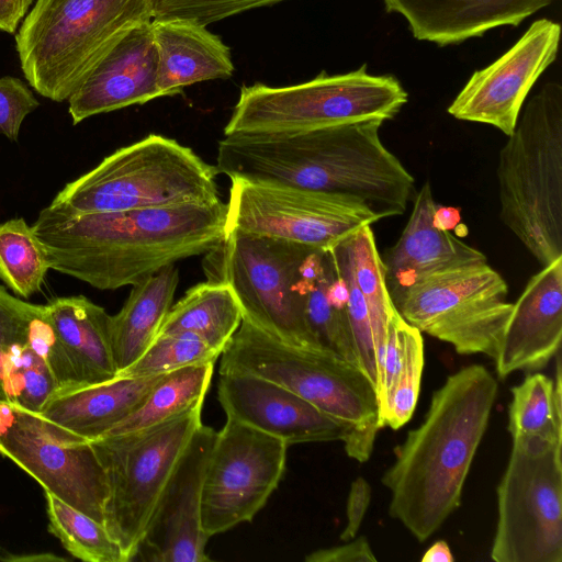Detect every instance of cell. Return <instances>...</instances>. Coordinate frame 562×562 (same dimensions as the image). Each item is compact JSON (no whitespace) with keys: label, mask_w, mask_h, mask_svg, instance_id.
Returning <instances> with one entry per match:
<instances>
[{"label":"cell","mask_w":562,"mask_h":562,"mask_svg":"<svg viewBox=\"0 0 562 562\" xmlns=\"http://www.w3.org/2000/svg\"><path fill=\"white\" fill-rule=\"evenodd\" d=\"M560 33L559 23L535 21L509 50L471 76L448 113L457 120L492 125L509 136L530 89L557 58Z\"/></svg>","instance_id":"obj_16"},{"label":"cell","mask_w":562,"mask_h":562,"mask_svg":"<svg viewBox=\"0 0 562 562\" xmlns=\"http://www.w3.org/2000/svg\"><path fill=\"white\" fill-rule=\"evenodd\" d=\"M157 69L151 21L135 25L119 38L67 100L72 124L161 97Z\"/></svg>","instance_id":"obj_20"},{"label":"cell","mask_w":562,"mask_h":562,"mask_svg":"<svg viewBox=\"0 0 562 562\" xmlns=\"http://www.w3.org/2000/svg\"><path fill=\"white\" fill-rule=\"evenodd\" d=\"M241 321V307L232 288L206 280L187 290L171 306L158 335L192 336L222 353Z\"/></svg>","instance_id":"obj_28"},{"label":"cell","mask_w":562,"mask_h":562,"mask_svg":"<svg viewBox=\"0 0 562 562\" xmlns=\"http://www.w3.org/2000/svg\"><path fill=\"white\" fill-rule=\"evenodd\" d=\"M349 238L331 247L328 251L334 268L347 290L346 311L359 367L376 390L378 369L374 338L368 307L355 279Z\"/></svg>","instance_id":"obj_36"},{"label":"cell","mask_w":562,"mask_h":562,"mask_svg":"<svg viewBox=\"0 0 562 562\" xmlns=\"http://www.w3.org/2000/svg\"><path fill=\"white\" fill-rule=\"evenodd\" d=\"M226 214L222 201L98 213L49 204L32 228L50 269L116 290L216 248L226 235Z\"/></svg>","instance_id":"obj_1"},{"label":"cell","mask_w":562,"mask_h":562,"mask_svg":"<svg viewBox=\"0 0 562 562\" xmlns=\"http://www.w3.org/2000/svg\"><path fill=\"white\" fill-rule=\"evenodd\" d=\"M165 374L117 376L108 382L59 392L46 402L38 415L92 441L128 417Z\"/></svg>","instance_id":"obj_25"},{"label":"cell","mask_w":562,"mask_h":562,"mask_svg":"<svg viewBox=\"0 0 562 562\" xmlns=\"http://www.w3.org/2000/svg\"><path fill=\"white\" fill-rule=\"evenodd\" d=\"M557 356L555 375L529 373L512 389L508 431L512 439L541 437L562 442L561 359Z\"/></svg>","instance_id":"obj_30"},{"label":"cell","mask_w":562,"mask_h":562,"mask_svg":"<svg viewBox=\"0 0 562 562\" xmlns=\"http://www.w3.org/2000/svg\"><path fill=\"white\" fill-rule=\"evenodd\" d=\"M34 0H0V31L15 33Z\"/></svg>","instance_id":"obj_43"},{"label":"cell","mask_w":562,"mask_h":562,"mask_svg":"<svg viewBox=\"0 0 562 562\" xmlns=\"http://www.w3.org/2000/svg\"><path fill=\"white\" fill-rule=\"evenodd\" d=\"M217 431L201 424L190 438L159 498L135 559L207 562L202 490ZM134 559V560H135Z\"/></svg>","instance_id":"obj_17"},{"label":"cell","mask_w":562,"mask_h":562,"mask_svg":"<svg viewBox=\"0 0 562 562\" xmlns=\"http://www.w3.org/2000/svg\"><path fill=\"white\" fill-rule=\"evenodd\" d=\"M495 562H562V442L513 439L497 486Z\"/></svg>","instance_id":"obj_11"},{"label":"cell","mask_w":562,"mask_h":562,"mask_svg":"<svg viewBox=\"0 0 562 562\" xmlns=\"http://www.w3.org/2000/svg\"><path fill=\"white\" fill-rule=\"evenodd\" d=\"M217 400L226 417L276 437L288 446L344 439V428L289 389L248 374L220 373Z\"/></svg>","instance_id":"obj_18"},{"label":"cell","mask_w":562,"mask_h":562,"mask_svg":"<svg viewBox=\"0 0 562 562\" xmlns=\"http://www.w3.org/2000/svg\"><path fill=\"white\" fill-rule=\"evenodd\" d=\"M52 330L47 311L31 341L12 359L7 373L9 403L36 414L58 390L44 352Z\"/></svg>","instance_id":"obj_34"},{"label":"cell","mask_w":562,"mask_h":562,"mask_svg":"<svg viewBox=\"0 0 562 562\" xmlns=\"http://www.w3.org/2000/svg\"><path fill=\"white\" fill-rule=\"evenodd\" d=\"M153 19L150 0H36L15 34L23 75L67 101L122 35Z\"/></svg>","instance_id":"obj_6"},{"label":"cell","mask_w":562,"mask_h":562,"mask_svg":"<svg viewBox=\"0 0 562 562\" xmlns=\"http://www.w3.org/2000/svg\"><path fill=\"white\" fill-rule=\"evenodd\" d=\"M284 0H150L154 19L182 18L207 25Z\"/></svg>","instance_id":"obj_39"},{"label":"cell","mask_w":562,"mask_h":562,"mask_svg":"<svg viewBox=\"0 0 562 562\" xmlns=\"http://www.w3.org/2000/svg\"><path fill=\"white\" fill-rule=\"evenodd\" d=\"M508 285L487 262L428 276L394 302L409 325L450 344L460 355L496 358L513 311Z\"/></svg>","instance_id":"obj_12"},{"label":"cell","mask_w":562,"mask_h":562,"mask_svg":"<svg viewBox=\"0 0 562 562\" xmlns=\"http://www.w3.org/2000/svg\"><path fill=\"white\" fill-rule=\"evenodd\" d=\"M422 562H452L453 557L448 543L443 540H438L427 549L420 559Z\"/></svg>","instance_id":"obj_44"},{"label":"cell","mask_w":562,"mask_h":562,"mask_svg":"<svg viewBox=\"0 0 562 562\" xmlns=\"http://www.w3.org/2000/svg\"><path fill=\"white\" fill-rule=\"evenodd\" d=\"M215 166L176 139L149 134L68 182L52 205L74 213L210 204L221 201Z\"/></svg>","instance_id":"obj_7"},{"label":"cell","mask_w":562,"mask_h":562,"mask_svg":"<svg viewBox=\"0 0 562 562\" xmlns=\"http://www.w3.org/2000/svg\"><path fill=\"white\" fill-rule=\"evenodd\" d=\"M2 561L10 562H54V561H66L65 558L53 554V553H30V554H8L0 557Z\"/></svg>","instance_id":"obj_45"},{"label":"cell","mask_w":562,"mask_h":562,"mask_svg":"<svg viewBox=\"0 0 562 562\" xmlns=\"http://www.w3.org/2000/svg\"><path fill=\"white\" fill-rule=\"evenodd\" d=\"M349 243L355 279L369 312L379 375L389 324L396 308L385 284L381 256L371 225H366L357 231L350 236Z\"/></svg>","instance_id":"obj_32"},{"label":"cell","mask_w":562,"mask_h":562,"mask_svg":"<svg viewBox=\"0 0 562 562\" xmlns=\"http://www.w3.org/2000/svg\"><path fill=\"white\" fill-rule=\"evenodd\" d=\"M282 440L232 418L217 431L202 490L207 537L251 521L277 488L286 461Z\"/></svg>","instance_id":"obj_15"},{"label":"cell","mask_w":562,"mask_h":562,"mask_svg":"<svg viewBox=\"0 0 562 562\" xmlns=\"http://www.w3.org/2000/svg\"><path fill=\"white\" fill-rule=\"evenodd\" d=\"M382 121L273 135H224L218 173L339 195L380 220L402 215L415 179L380 138Z\"/></svg>","instance_id":"obj_2"},{"label":"cell","mask_w":562,"mask_h":562,"mask_svg":"<svg viewBox=\"0 0 562 562\" xmlns=\"http://www.w3.org/2000/svg\"><path fill=\"white\" fill-rule=\"evenodd\" d=\"M221 353L187 335H157L142 356L119 376H151L184 367L215 363Z\"/></svg>","instance_id":"obj_37"},{"label":"cell","mask_w":562,"mask_h":562,"mask_svg":"<svg viewBox=\"0 0 562 562\" xmlns=\"http://www.w3.org/2000/svg\"><path fill=\"white\" fill-rule=\"evenodd\" d=\"M226 234L266 236L328 250L380 218L335 194L232 178Z\"/></svg>","instance_id":"obj_13"},{"label":"cell","mask_w":562,"mask_h":562,"mask_svg":"<svg viewBox=\"0 0 562 562\" xmlns=\"http://www.w3.org/2000/svg\"><path fill=\"white\" fill-rule=\"evenodd\" d=\"M151 30L161 97L177 94L195 82L233 75L229 47L206 25L182 18L153 19Z\"/></svg>","instance_id":"obj_24"},{"label":"cell","mask_w":562,"mask_h":562,"mask_svg":"<svg viewBox=\"0 0 562 562\" xmlns=\"http://www.w3.org/2000/svg\"><path fill=\"white\" fill-rule=\"evenodd\" d=\"M0 453L45 492L104 525L108 481L90 441L36 413L0 402Z\"/></svg>","instance_id":"obj_14"},{"label":"cell","mask_w":562,"mask_h":562,"mask_svg":"<svg viewBox=\"0 0 562 562\" xmlns=\"http://www.w3.org/2000/svg\"><path fill=\"white\" fill-rule=\"evenodd\" d=\"M313 250L283 239L229 232L205 254L203 270L209 281L232 288L243 321L282 342L327 351L310 328L304 295L297 288Z\"/></svg>","instance_id":"obj_9"},{"label":"cell","mask_w":562,"mask_h":562,"mask_svg":"<svg viewBox=\"0 0 562 562\" xmlns=\"http://www.w3.org/2000/svg\"><path fill=\"white\" fill-rule=\"evenodd\" d=\"M347 543L318 549L305 557L307 562H375L376 558L364 536L355 537Z\"/></svg>","instance_id":"obj_42"},{"label":"cell","mask_w":562,"mask_h":562,"mask_svg":"<svg viewBox=\"0 0 562 562\" xmlns=\"http://www.w3.org/2000/svg\"><path fill=\"white\" fill-rule=\"evenodd\" d=\"M562 340V257L533 274L515 303L496 355L498 378L546 367Z\"/></svg>","instance_id":"obj_21"},{"label":"cell","mask_w":562,"mask_h":562,"mask_svg":"<svg viewBox=\"0 0 562 562\" xmlns=\"http://www.w3.org/2000/svg\"><path fill=\"white\" fill-rule=\"evenodd\" d=\"M371 493V485L364 477L358 476L352 481L346 506L347 524L340 533L341 541H349L357 536L369 508Z\"/></svg>","instance_id":"obj_41"},{"label":"cell","mask_w":562,"mask_h":562,"mask_svg":"<svg viewBox=\"0 0 562 562\" xmlns=\"http://www.w3.org/2000/svg\"><path fill=\"white\" fill-rule=\"evenodd\" d=\"M179 270L168 266L133 285L120 312L111 315V340L119 374L136 361L156 338L172 306Z\"/></svg>","instance_id":"obj_27"},{"label":"cell","mask_w":562,"mask_h":562,"mask_svg":"<svg viewBox=\"0 0 562 562\" xmlns=\"http://www.w3.org/2000/svg\"><path fill=\"white\" fill-rule=\"evenodd\" d=\"M49 269L44 247L23 217L0 223V279L16 296L41 291Z\"/></svg>","instance_id":"obj_31"},{"label":"cell","mask_w":562,"mask_h":562,"mask_svg":"<svg viewBox=\"0 0 562 562\" xmlns=\"http://www.w3.org/2000/svg\"><path fill=\"white\" fill-rule=\"evenodd\" d=\"M40 102L33 91L19 78H0V133L10 140H18L25 117Z\"/></svg>","instance_id":"obj_40"},{"label":"cell","mask_w":562,"mask_h":562,"mask_svg":"<svg viewBox=\"0 0 562 562\" xmlns=\"http://www.w3.org/2000/svg\"><path fill=\"white\" fill-rule=\"evenodd\" d=\"M398 330L402 339V362L396 384L389 396L381 418V427L398 429L413 416L424 368V340L422 333L400 315Z\"/></svg>","instance_id":"obj_35"},{"label":"cell","mask_w":562,"mask_h":562,"mask_svg":"<svg viewBox=\"0 0 562 562\" xmlns=\"http://www.w3.org/2000/svg\"><path fill=\"white\" fill-rule=\"evenodd\" d=\"M48 530L75 558L86 562H126L104 525L45 492Z\"/></svg>","instance_id":"obj_33"},{"label":"cell","mask_w":562,"mask_h":562,"mask_svg":"<svg viewBox=\"0 0 562 562\" xmlns=\"http://www.w3.org/2000/svg\"><path fill=\"white\" fill-rule=\"evenodd\" d=\"M367 65L293 86L260 82L240 88L224 135L290 134L370 120H392L407 102L393 76H372Z\"/></svg>","instance_id":"obj_8"},{"label":"cell","mask_w":562,"mask_h":562,"mask_svg":"<svg viewBox=\"0 0 562 562\" xmlns=\"http://www.w3.org/2000/svg\"><path fill=\"white\" fill-rule=\"evenodd\" d=\"M499 218L543 267L562 257V87L527 103L498 155Z\"/></svg>","instance_id":"obj_5"},{"label":"cell","mask_w":562,"mask_h":562,"mask_svg":"<svg viewBox=\"0 0 562 562\" xmlns=\"http://www.w3.org/2000/svg\"><path fill=\"white\" fill-rule=\"evenodd\" d=\"M46 313V305L30 303L0 285V402L9 403L7 373L12 359L31 341Z\"/></svg>","instance_id":"obj_38"},{"label":"cell","mask_w":562,"mask_h":562,"mask_svg":"<svg viewBox=\"0 0 562 562\" xmlns=\"http://www.w3.org/2000/svg\"><path fill=\"white\" fill-rule=\"evenodd\" d=\"M202 405L155 426L90 441L106 475L104 526L125 561L135 559L159 498L190 438Z\"/></svg>","instance_id":"obj_10"},{"label":"cell","mask_w":562,"mask_h":562,"mask_svg":"<svg viewBox=\"0 0 562 562\" xmlns=\"http://www.w3.org/2000/svg\"><path fill=\"white\" fill-rule=\"evenodd\" d=\"M554 0H383L387 12L402 14L415 38L440 46L517 26Z\"/></svg>","instance_id":"obj_23"},{"label":"cell","mask_w":562,"mask_h":562,"mask_svg":"<svg viewBox=\"0 0 562 562\" xmlns=\"http://www.w3.org/2000/svg\"><path fill=\"white\" fill-rule=\"evenodd\" d=\"M297 288L304 295L307 323L321 346L360 369L347 317V290L328 250L310 254Z\"/></svg>","instance_id":"obj_26"},{"label":"cell","mask_w":562,"mask_h":562,"mask_svg":"<svg viewBox=\"0 0 562 562\" xmlns=\"http://www.w3.org/2000/svg\"><path fill=\"white\" fill-rule=\"evenodd\" d=\"M430 183L416 194L413 211L397 241L381 256L392 302L419 280L458 267L486 262V257L441 224Z\"/></svg>","instance_id":"obj_22"},{"label":"cell","mask_w":562,"mask_h":562,"mask_svg":"<svg viewBox=\"0 0 562 562\" xmlns=\"http://www.w3.org/2000/svg\"><path fill=\"white\" fill-rule=\"evenodd\" d=\"M213 369L214 363L210 362L166 373L144 402L106 435L148 428L203 405Z\"/></svg>","instance_id":"obj_29"},{"label":"cell","mask_w":562,"mask_h":562,"mask_svg":"<svg viewBox=\"0 0 562 562\" xmlns=\"http://www.w3.org/2000/svg\"><path fill=\"white\" fill-rule=\"evenodd\" d=\"M497 390L484 366L462 368L434 392L424 422L396 448L395 461L382 476L391 492L389 514L419 542L460 506Z\"/></svg>","instance_id":"obj_3"},{"label":"cell","mask_w":562,"mask_h":562,"mask_svg":"<svg viewBox=\"0 0 562 562\" xmlns=\"http://www.w3.org/2000/svg\"><path fill=\"white\" fill-rule=\"evenodd\" d=\"M221 356L220 373H248L289 389L344 428L349 458L370 459L381 429L378 395L358 367L330 351L282 342L245 321Z\"/></svg>","instance_id":"obj_4"},{"label":"cell","mask_w":562,"mask_h":562,"mask_svg":"<svg viewBox=\"0 0 562 562\" xmlns=\"http://www.w3.org/2000/svg\"><path fill=\"white\" fill-rule=\"evenodd\" d=\"M46 306L53 333L44 351L57 393L117 378L111 315L83 295L56 297Z\"/></svg>","instance_id":"obj_19"}]
</instances>
